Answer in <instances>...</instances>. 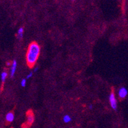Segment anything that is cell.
<instances>
[{"mask_svg":"<svg viewBox=\"0 0 128 128\" xmlns=\"http://www.w3.org/2000/svg\"><path fill=\"white\" fill-rule=\"evenodd\" d=\"M23 34H24V28L21 27L18 30L17 33V37L18 39H21L23 37Z\"/></svg>","mask_w":128,"mask_h":128,"instance_id":"52a82bcc","label":"cell"},{"mask_svg":"<svg viewBox=\"0 0 128 128\" xmlns=\"http://www.w3.org/2000/svg\"><path fill=\"white\" fill-rule=\"evenodd\" d=\"M71 117L68 115H65L63 118V120L65 123H68V122H70L71 121Z\"/></svg>","mask_w":128,"mask_h":128,"instance_id":"9c48e42d","label":"cell"},{"mask_svg":"<svg viewBox=\"0 0 128 128\" xmlns=\"http://www.w3.org/2000/svg\"><path fill=\"white\" fill-rule=\"evenodd\" d=\"M92 108H93L92 105V104H90V106H89V108H90V109H91V110H92Z\"/></svg>","mask_w":128,"mask_h":128,"instance_id":"4fadbf2b","label":"cell"},{"mask_svg":"<svg viewBox=\"0 0 128 128\" xmlns=\"http://www.w3.org/2000/svg\"><path fill=\"white\" fill-rule=\"evenodd\" d=\"M128 90H127L125 87H121V88L119 89V92H118L119 97L120 99H124V98L128 95Z\"/></svg>","mask_w":128,"mask_h":128,"instance_id":"277c9868","label":"cell"},{"mask_svg":"<svg viewBox=\"0 0 128 128\" xmlns=\"http://www.w3.org/2000/svg\"><path fill=\"white\" fill-rule=\"evenodd\" d=\"M38 67H35V68H34V72L35 73V72H37V71H38Z\"/></svg>","mask_w":128,"mask_h":128,"instance_id":"7c38bea8","label":"cell"},{"mask_svg":"<svg viewBox=\"0 0 128 128\" xmlns=\"http://www.w3.org/2000/svg\"><path fill=\"white\" fill-rule=\"evenodd\" d=\"M40 54V47L35 42H31L27 50L26 60L29 67L32 68L37 62Z\"/></svg>","mask_w":128,"mask_h":128,"instance_id":"6da1fadb","label":"cell"},{"mask_svg":"<svg viewBox=\"0 0 128 128\" xmlns=\"http://www.w3.org/2000/svg\"><path fill=\"white\" fill-rule=\"evenodd\" d=\"M21 85L22 87H24L26 85V79H22L21 82Z\"/></svg>","mask_w":128,"mask_h":128,"instance_id":"30bf717a","label":"cell"},{"mask_svg":"<svg viewBox=\"0 0 128 128\" xmlns=\"http://www.w3.org/2000/svg\"><path fill=\"white\" fill-rule=\"evenodd\" d=\"M10 65H12V64H10V62H8V63H7V65H8V66H10Z\"/></svg>","mask_w":128,"mask_h":128,"instance_id":"5bb4252c","label":"cell"},{"mask_svg":"<svg viewBox=\"0 0 128 128\" xmlns=\"http://www.w3.org/2000/svg\"><path fill=\"white\" fill-rule=\"evenodd\" d=\"M16 68H17V62L16 60H13V62L12 63L11 67H10V77H13L15 75Z\"/></svg>","mask_w":128,"mask_h":128,"instance_id":"5b68a950","label":"cell"},{"mask_svg":"<svg viewBox=\"0 0 128 128\" xmlns=\"http://www.w3.org/2000/svg\"><path fill=\"white\" fill-rule=\"evenodd\" d=\"M35 120V117H34V114L31 111V110H30L28 111L26 115V126L24 128H28L32 125L33 123V122Z\"/></svg>","mask_w":128,"mask_h":128,"instance_id":"7a4b0ae2","label":"cell"},{"mask_svg":"<svg viewBox=\"0 0 128 128\" xmlns=\"http://www.w3.org/2000/svg\"><path fill=\"white\" fill-rule=\"evenodd\" d=\"M14 120V114L12 112L8 113L6 115V120L8 122H12Z\"/></svg>","mask_w":128,"mask_h":128,"instance_id":"8992f818","label":"cell"},{"mask_svg":"<svg viewBox=\"0 0 128 128\" xmlns=\"http://www.w3.org/2000/svg\"><path fill=\"white\" fill-rule=\"evenodd\" d=\"M109 101H110V104L113 110H117V101L115 97V95L113 91H111L109 96Z\"/></svg>","mask_w":128,"mask_h":128,"instance_id":"3957f363","label":"cell"},{"mask_svg":"<svg viewBox=\"0 0 128 128\" xmlns=\"http://www.w3.org/2000/svg\"><path fill=\"white\" fill-rule=\"evenodd\" d=\"M32 76H33V73H32V72H30L26 76V79H30V78H31V77H32Z\"/></svg>","mask_w":128,"mask_h":128,"instance_id":"8fae6325","label":"cell"},{"mask_svg":"<svg viewBox=\"0 0 128 128\" xmlns=\"http://www.w3.org/2000/svg\"><path fill=\"white\" fill-rule=\"evenodd\" d=\"M72 1H75V0H72Z\"/></svg>","mask_w":128,"mask_h":128,"instance_id":"9a60e30c","label":"cell"},{"mask_svg":"<svg viewBox=\"0 0 128 128\" xmlns=\"http://www.w3.org/2000/svg\"><path fill=\"white\" fill-rule=\"evenodd\" d=\"M7 76H8V73L6 72V71H3L2 73H1V81L2 83H4L5 81V80L7 79Z\"/></svg>","mask_w":128,"mask_h":128,"instance_id":"ba28073f","label":"cell"}]
</instances>
